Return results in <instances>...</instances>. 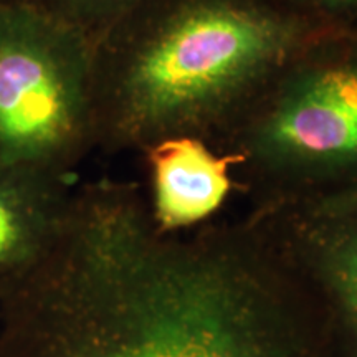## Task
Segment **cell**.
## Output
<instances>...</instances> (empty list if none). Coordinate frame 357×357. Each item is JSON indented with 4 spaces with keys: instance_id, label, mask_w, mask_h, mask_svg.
<instances>
[{
    "instance_id": "1",
    "label": "cell",
    "mask_w": 357,
    "mask_h": 357,
    "mask_svg": "<svg viewBox=\"0 0 357 357\" xmlns=\"http://www.w3.org/2000/svg\"><path fill=\"white\" fill-rule=\"evenodd\" d=\"M0 357H334L328 321L257 222L167 234L132 184L73 190L0 294Z\"/></svg>"
},
{
    "instance_id": "2",
    "label": "cell",
    "mask_w": 357,
    "mask_h": 357,
    "mask_svg": "<svg viewBox=\"0 0 357 357\" xmlns=\"http://www.w3.org/2000/svg\"><path fill=\"white\" fill-rule=\"evenodd\" d=\"M323 24L287 0H147L95 45V146L200 137L291 66Z\"/></svg>"
},
{
    "instance_id": "3",
    "label": "cell",
    "mask_w": 357,
    "mask_h": 357,
    "mask_svg": "<svg viewBox=\"0 0 357 357\" xmlns=\"http://www.w3.org/2000/svg\"><path fill=\"white\" fill-rule=\"evenodd\" d=\"M95 43L29 0H0V166L70 177L95 146Z\"/></svg>"
},
{
    "instance_id": "4",
    "label": "cell",
    "mask_w": 357,
    "mask_h": 357,
    "mask_svg": "<svg viewBox=\"0 0 357 357\" xmlns=\"http://www.w3.org/2000/svg\"><path fill=\"white\" fill-rule=\"evenodd\" d=\"M243 136V154L288 181L357 178V60L288 66Z\"/></svg>"
},
{
    "instance_id": "5",
    "label": "cell",
    "mask_w": 357,
    "mask_h": 357,
    "mask_svg": "<svg viewBox=\"0 0 357 357\" xmlns=\"http://www.w3.org/2000/svg\"><path fill=\"white\" fill-rule=\"evenodd\" d=\"M253 220L318 301L334 357H357V178L270 200Z\"/></svg>"
},
{
    "instance_id": "6",
    "label": "cell",
    "mask_w": 357,
    "mask_h": 357,
    "mask_svg": "<svg viewBox=\"0 0 357 357\" xmlns=\"http://www.w3.org/2000/svg\"><path fill=\"white\" fill-rule=\"evenodd\" d=\"M151 169V215L167 234L208 220L231 189L230 155H217L200 137H171L144 151Z\"/></svg>"
},
{
    "instance_id": "7",
    "label": "cell",
    "mask_w": 357,
    "mask_h": 357,
    "mask_svg": "<svg viewBox=\"0 0 357 357\" xmlns=\"http://www.w3.org/2000/svg\"><path fill=\"white\" fill-rule=\"evenodd\" d=\"M71 194L68 177L0 166V294L19 283L50 248Z\"/></svg>"
},
{
    "instance_id": "8",
    "label": "cell",
    "mask_w": 357,
    "mask_h": 357,
    "mask_svg": "<svg viewBox=\"0 0 357 357\" xmlns=\"http://www.w3.org/2000/svg\"><path fill=\"white\" fill-rule=\"evenodd\" d=\"M68 22L96 45L114 24L147 0H29Z\"/></svg>"
},
{
    "instance_id": "9",
    "label": "cell",
    "mask_w": 357,
    "mask_h": 357,
    "mask_svg": "<svg viewBox=\"0 0 357 357\" xmlns=\"http://www.w3.org/2000/svg\"><path fill=\"white\" fill-rule=\"evenodd\" d=\"M312 12L324 22H346L357 17V0H314Z\"/></svg>"
},
{
    "instance_id": "10",
    "label": "cell",
    "mask_w": 357,
    "mask_h": 357,
    "mask_svg": "<svg viewBox=\"0 0 357 357\" xmlns=\"http://www.w3.org/2000/svg\"><path fill=\"white\" fill-rule=\"evenodd\" d=\"M287 2L291 3V6H296L300 8H305V10L312 12V3H314V0H287Z\"/></svg>"
}]
</instances>
